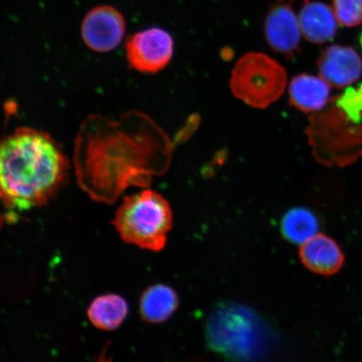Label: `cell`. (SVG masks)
<instances>
[{
    "label": "cell",
    "instance_id": "obj_1",
    "mask_svg": "<svg viewBox=\"0 0 362 362\" xmlns=\"http://www.w3.org/2000/svg\"><path fill=\"white\" fill-rule=\"evenodd\" d=\"M172 151L168 134L146 113L130 111L117 120L90 115L75 139L76 180L95 202L112 204L127 189L148 187L165 174Z\"/></svg>",
    "mask_w": 362,
    "mask_h": 362
},
{
    "label": "cell",
    "instance_id": "obj_2",
    "mask_svg": "<svg viewBox=\"0 0 362 362\" xmlns=\"http://www.w3.org/2000/svg\"><path fill=\"white\" fill-rule=\"evenodd\" d=\"M69 165L51 136L19 128L0 139V201L8 209L43 206L62 187Z\"/></svg>",
    "mask_w": 362,
    "mask_h": 362
},
{
    "label": "cell",
    "instance_id": "obj_3",
    "mask_svg": "<svg viewBox=\"0 0 362 362\" xmlns=\"http://www.w3.org/2000/svg\"><path fill=\"white\" fill-rule=\"evenodd\" d=\"M113 224L126 243L158 252L165 247L173 214L169 202L162 194L144 189L124 199Z\"/></svg>",
    "mask_w": 362,
    "mask_h": 362
},
{
    "label": "cell",
    "instance_id": "obj_4",
    "mask_svg": "<svg viewBox=\"0 0 362 362\" xmlns=\"http://www.w3.org/2000/svg\"><path fill=\"white\" fill-rule=\"evenodd\" d=\"M286 70L274 58L262 52H249L235 64L230 88L239 100L264 110L277 102L287 88Z\"/></svg>",
    "mask_w": 362,
    "mask_h": 362
},
{
    "label": "cell",
    "instance_id": "obj_5",
    "mask_svg": "<svg viewBox=\"0 0 362 362\" xmlns=\"http://www.w3.org/2000/svg\"><path fill=\"white\" fill-rule=\"evenodd\" d=\"M129 64L143 74H156L174 55V39L166 30L153 27L131 36L126 43Z\"/></svg>",
    "mask_w": 362,
    "mask_h": 362
},
{
    "label": "cell",
    "instance_id": "obj_6",
    "mask_svg": "<svg viewBox=\"0 0 362 362\" xmlns=\"http://www.w3.org/2000/svg\"><path fill=\"white\" fill-rule=\"evenodd\" d=\"M125 20L122 13L111 6L93 8L85 16L81 35L93 51L107 52L115 49L125 34Z\"/></svg>",
    "mask_w": 362,
    "mask_h": 362
},
{
    "label": "cell",
    "instance_id": "obj_7",
    "mask_svg": "<svg viewBox=\"0 0 362 362\" xmlns=\"http://www.w3.org/2000/svg\"><path fill=\"white\" fill-rule=\"evenodd\" d=\"M247 315L241 310H228L214 316L211 321L209 336L211 343L220 351L225 352H247V348L253 344V330Z\"/></svg>",
    "mask_w": 362,
    "mask_h": 362
},
{
    "label": "cell",
    "instance_id": "obj_8",
    "mask_svg": "<svg viewBox=\"0 0 362 362\" xmlns=\"http://www.w3.org/2000/svg\"><path fill=\"white\" fill-rule=\"evenodd\" d=\"M264 33L274 51L284 55L296 51L302 33L298 17L288 4H280L271 8L266 17Z\"/></svg>",
    "mask_w": 362,
    "mask_h": 362
},
{
    "label": "cell",
    "instance_id": "obj_9",
    "mask_svg": "<svg viewBox=\"0 0 362 362\" xmlns=\"http://www.w3.org/2000/svg\"><path fill=\"white\" fill-rule=\"evenodd\" d=\"M318 68L321 78L328 84L344 88L360 78L362 62L354 49L332 45L321 54Z\"/></svg>",
    "mask_w": 362,
    "mask_h": 362
},
{
    "label": "cell",
    "instance_id": "obj_10",
    "mask_svg": "<svg viewBox=\"0 0 362 362\" xmlns=\"http://www.w3.org/2000/svg\"><path fill=\"white\" fill-rule=\"evenodd\" d=\"M300 257L308 269L324 276L337 274L344 264L341 247L333 239L323 234H317L302 244Z\"/></svg>",
    "mask_w": 362,
    "mask_h": 362
},
{
    "label": "cell",
    "instance_id": "obj_11",
    "mask_svg": "<svg viewBox=\"0 0 362 362\" xmlns=\"http://www.w3.org/2000/svg\"><path fill=\"white\" fill-rule=\"evenodd\" d=\"M298 21L302 34L310 42H327L336 35L337 16L332 8L323 3H307L298 16Z\"/></svg>",
    "mask_w": 362,
    "mask_h": 362
},
{
    "label": "cell",
    "instance_id": "obj_12",
    "mask_svg": "<svg viewBox=\"0 0 362 362\" xmlns=\"http://www.w3.org/2000/svg\"><path fill=\"white\" fill-rule=\"evenodd\" d=\"M329 86L322 78L300 74L289 84V101L305 112L318 111L325 106L329 97Z\"/></svg>",
    "mask_w": 362,
    "mask_h": 362
},
{
    "label": "cell",
    "instance_id": "obj_13",
    "mask_svg": "<svg viewBox=\"0 0 362 362\" xmlns=\"http://www.w3.org/2000/svg\"><path fill=\"white\" fill-rule=\"evenodd\" d=\"M179 305L177 293L164 284L153 285L143 293L140 313L149 323H162L175 313Z\"/></svg>",
    "mask_w": 362,
    "mask_h": 362
},
{
    "label": "cell",
    "instance_id": "obj_14",
    "mask_svg": "<svg viewBox=\"0 0 362 362\" xmlns=\"http://www.w3.org/2000/svg\"><path fill=\"white\" fill-rule=\"evenodd\" d=\"M128 312L129 306L124 298L117 294H106L95 298L89 307L88 315L94 327L112 330L120 327Z\"/></svg>",
    "mask_w": 362,
    "mask_h": 362
},
{
    "label": "cell",
    "instance_id": "obj_15",
    "mask_svg": "<svg viewBox=\"0 0 362 362\" xmlns=\"http://www.w3.org/2000/svg\"><path fill=\"white\" fill-rule=\"evenodd\" d=\"M319 221L313 212L305 208H293L284 216L281 230L288 241L304 244L318 234Z\"/></svg>",
    "mask_w": 362,
    "mask_h": 362
},
{
    "label": "cell",
    "instance_id": "obj_16",
    "mask_svg": "<svg viewBox=\"0 0 362 362\" xmlns=\"http://www.w3.org/2000/svg\"><path fill=\"white\" fill-rule=\"evenodd\" d=\"M334 12L339 25H358L362 22V0H334Z\"/></svg>",
    "mask_w": 362,
    "mask_h": 362
},
{
    "label": "cell",
    "instance_id": "obj_17",
    "mask_svg": "<svg viewBox=\"0 0 362 362\" xmlns=\"http://www.w3.org/2000/svg\"><path fill=\"white\" fill-rule=\"evenodd\" d=\"M361 47H362V35L361 36Z\"/></svg>",
    "mask_w": 362,
    "mask_h": 362
},
{
    "label": "cell",
    "instance_id": "obj_18",
    "mask_svg": "<svg viewBox=\"0 0 362 362\" xmlns=\"http://www.w3.org/2000/svg\"><path fill=\"white\" fill-rule=\"evenodd\" d=\"M306 1H308V0H306Z\"/></svg>",
    "mask_w": 362,
    "mask_h": 362
}]
</instances>
